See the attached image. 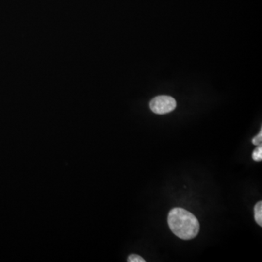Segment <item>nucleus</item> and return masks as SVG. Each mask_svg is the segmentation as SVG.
Wrapping results in <instances>:
<instances>
[{
  "instance_id": "obj_6",
  "label": "nucleus",
  "mask_w": 262,
  "mask_h": 262,
  "mask_svg": "<svg viewBox=\"0 0 262 262\" xmlns=\"http://www.w3.org/2000/svg\"><path fill=\"white\" fill-rule=\"evenodd\" d=\"M262 131L261 130L259 133L256 135V137L252 139V143L253 144L256 146L262 145Z\"/></svg>"
},
{
  "instance_id": "obj_1",
  "label": "nucleus",
  "mask_w": 262,
  "mask_h": 262,
  "mask_svg": "<svg viewBox=\"0 0 262 262\" xmlns=\"http://www.w3.org/2000/svg\"><path fill=\"white\" fill-rule=\"evenodd\" d=\"M172 232L182 240L195 238L199 231V223L192 213L181 208H175L169 213L167 218Z\"/></svg>"
},
{
  "instance_id": "obj_5",
  "label": "nucleus",
  "mask_w": 262,
  "mask_h": 262,
  "mask_svg": "<svg viewBox=\"0 0 262 262\" xmlns=\"http://www.w3.org/2000/svg\"><path fill=\"white\" fill-rule=\"evenodd\" d=\"M128 262H145L146 261L141 256L137 254H131L128 258Z\"/></svg>"
},
{
  "instance_id": "obj_2",
  "label": "nucleus",
  "mask_w": 262,
  "mask_h": 262,
  "mask_svg": "<svg viewBox=\"0 0 262 262\" xmlns=\"http://www.w3.org/2000/svg\"><path fill=\"white\" fill-rule=\"evenodd\" d=\"M150 109L157 115L170 113L176 107V101L169 96H159L154 98L149 103Z\"/></svg>"
},
{
  "instance_id": "obj_4",
  "label": "nucleus",
  "mask_w": 262,
  "mask_h": 262,
  "mask_svg": "<svg viewBox=\"0 0 262 262\" xmlns=\"http://www.w3.org/2000/svg\"><path fill=\"white\" fill-rule=\"evenodd\" d=\"M252 158L256 162L262 161V145L258 146L257 148L253 151Z\"/></svg>"
},
{
  "instance_id": "obj_3",
  "label": "nucleus",
  "mask_w": 262,
  "mask_h": 262,
  "mask_svg": "<svg viewBox=\"0 0 262 262\" xmlns=\"http://www.w3.org/2000/svg\"><path fill=\"white\" fill-rule=\"evenodd\" d=\"M254 218L260 227L262 226V202L259 201L254 207Z\"/></svg>"
}]
</instances>
